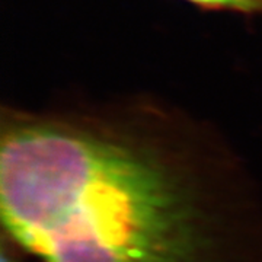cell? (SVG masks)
Wrapping results in <instances>:
<instances>
[{
  "label": "cell",
  "instance_id": "7a4b0ae2",
  "mask_svg": "<svg viewBox=\"0 0 262 262\" xmlns=\"http://www.w3.org/2000/svg\"><path fill=\"white\" fill-rule=\"evenodd\" d=\"M198 5L204 6H215V8H237L246 9L253 5V0H191Z\"/></svg>",
  "mask_w": 262,
  "mask_h": 262
},
{
  "label": "cell",
  "instance_id": "3957f363",
  "mask_svg": "<svg viewBox=\"0 0 262 262\" xmlns=\"http://www.w3.org/2000/svg\"><path fill=\"white\" fill-rule=\"evenodd\" d=\"M2 262H19L16 259V252L13 249V245L10 244V248H6L3 242V252H2Z\"/></svg>",
  "mask_w": 262,
  "mask_h": 262
},
{
  "label": "cell",
  "instance_id": "6da1fadb",
  "mask_svg": "<svg viewBox=\"0 0 262 262\" xmlns=\"http://www.w3.org/2000/svg\"><path fill=\"white\" fill-rule=\"evenodd\" d=\"M0 210L41 262H262L246 169L72 122L5 125Z\"/></svg>",
  "mask_w": 262,
  "mask_h": 262
}]
</instances>
